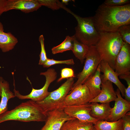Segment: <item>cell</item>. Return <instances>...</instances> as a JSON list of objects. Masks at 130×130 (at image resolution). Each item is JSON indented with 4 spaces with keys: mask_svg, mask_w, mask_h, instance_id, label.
<instances>
[{
    "mask_svg": "<svg viewBox=\"0 0 130 130\" xmlns=\"http://www.w3.org/2000/svg\"><path fill=\"white\" fill-rule=\"evenodd\" d=\"M93 17L95 27L99 33L117 31L120 26L130 24V4L111 6L103 3Z\"/></svg>",
    "mask_w": 130,
    "mask_h": 130,
    "instance_id": "1",
    "label": "cell"
},
{
    "mask_svg": "<svg viewBox=\"0 0 130 130\" xmlns=\"http://www.w3.org/2000/svg\"><path fill=\"white\" fill-rule=\"evenodd\" d=\"M47 113L37 103L30 100L23 102L14 109L0 115V124L8 121L25 122H45Z\"/></svg>",
    "mask_w": 130,
    "mask_h": 130,
    "instance_id": "2",
    "label": "cell"
},
{
    "mask_svg": "<svg viewBox=\"0 0 130 130\" xmlns=\"http://www.w3.org/2000/svg\"><path fill=\"white\" fill-rule=\"evenodd\" d=\"M118 32H99V39L96 45L103 60L114 71L115 59L124 43Z\"/></svg>",
    "mask_w": 130,
    "mask_h": 130,
    "instance_id": "3",
    "label": "cell"
},
{
    "mask_svg": "<svg viewBox=\"0 0 130 130\" xmlns=\"http://www.w3.org/2000/svg\"><path fill=\"white\" fill-rule=\"evenodd\" d=\"M60 7L71 14L77 21L78 24L75 28L74 35L76 39L88 46L95 45L99 39V33L95 27L93 16L82 17L72 12L62 4Z\"/></svg>",
    "mask_w": 130,
    "mask_h": 130,
    "instance_id": "4",
    "label": "cell"
},
{
    "mask_svg": "<svg viewBox=\"0 0 130 130\" xmlns=\"http://www.w3.org/2000/svg\"><path fill=\"white\" fill-rule=\"evenodd\" d=\"M74 82V78L67 79L57 89L50 92L44 99L36 103L46 112L59 108L65 98L72 90Z\"/></svg>",
    "mask_w": 130,
    "mask_h": 130,
    "instance_id": "5",
    "label": "cell"
},
{
    "mask_svg": "<svg viewBox=\"0 0 130 130\" xmlns=\"http://www.w3.org/2000/svg\"><path fill=\"white\" fill-rule=\"evenodd\" d=\"M57 75L55 70L52 68H49L45 72H41L40 75L44 76L46 78L44 85L39 89H35L32 88L30 93L26 95H21L19 91L16 90L15 81H14L13 91L15 97L21 100L30 99L36 102L42 101L49 95L50 92L48 91V87L56 79Z\"/></svg>",
    "mask_w": 130,
    "mask_h": 130,
    "instance_id": "6",
    "label": "cell"
},
{
    "mask_svg": "<svg viewBox=\"0 0 130 130\" xmlns=\"http://www.w3.org/2000/svg\"><path fill=\"white\" fill-rule=\"evenodd\" d=\"M85 59L83 69L77 75L78 80L73 84L72 88L77 85L83 84L88 78L95 72L103 60L95 45L89 46Z\"/></svg>",
    "mask_w": 130,
    "mask_h": 130,
    "instance_id": "7",
    "label": "cell"
},
{
    "mask_svg": "<svg viewBox=\"0 0 130 130\" xmlns=\"http://www.w3.org/2000/svg\"><path fill=\"white\" fill-rule=\"evenodd\" d=\"M94 98L87 87L80 84L72 88L65 98L60 108L67 106L80 105L90 103Z\"/></svg>",
    "mask_w": 130,
    "mask_h": 130,
    "instance_id": "8",
    "label": "cell"
},
{
    "mask_svg": "<svg viewBox=\"0 0 130 130\" xmlns=\"http://www.w3.org/2000/svg\"><path fill=\"white\" fill-rule=\"evenodd\" d=\"M44 126L40 130H60L65 121L75 118L71 117L59 108L49 111Z\"/></svg>",
    "mask_w": 130,
    "mask_h": 130,
    "instance_id": "9",
    "label": "cell"
},
{
    "mask_svg": "<svg viewBox=\"0 0 130 130\" xmlns=\"http://www.w3.org/2000/svg\"><path fill=\"white\" fill-rule=\"evenodd\" d=\"M64 112L71 117L94 124L99 120L90 115L91 103L83 104L65 106L62 108Z\"/></svg>",
    "mask_w": 130,
    "mask_h": 130,
    "instance_id": "10",
    "label": "cell"
},
{
    "mask_svg": "<svg viewBox=\"0 0 130 130\" xmlns=\"http://www.w3.org/2000/svg\"><path fill=\"white\" fill-rule=\"evenodd\" d=\"M114 71L118 76L130 74V45L124 43L115 61Z\"/></svg>",
    "mask_w": 130,
    "mask_h": 130,
    "instance_id": "11",
    "label": "cell"
},
{
    "mask_svg": "<svg viewBox=\"0 0 130 130\" xmlns=\"http://www.w3.org/2000/svg\"><path fill=\"white\" fill-rule=\"evenodd\" d=\"M116 91L117 97L115 101L114 106L112 108L110 114L107 120L108 121L110 122L117 121L130 110V102L122 97L118 88Z\"/></svg>",
    "mask_w": 130,
    "mask_h": 130,
    "instance_id": "12",
    "label": "cell"
},
{
    "mask_svg": "<svg viewBox=\"0 0 130 130\" xmlns=\"http://www.w3.org/2000/svg\"><path fill=\"white\" fill-rule=\"evenodd\" d=\"M41 6L38 0H7L5 12L14 9L28 13L36 11Z\"/></svg>",
    "mask_w": 130,
    "mask_h": 130,
    "instance_id": "13",
    "label": "cell"
},
{
    "mask_svg": "<svg viewBox=\"0 0 130 130\" xmlns=\"http://www.w3.org/2000/svg\"><path fill=\"white\" fill-rule=\"evenodd\" d=\"M100 71L103 73L101 74V81L108 80L114 83L120 90L122 95L124 97L125 90L126 87L121 83L118 78V76L106 61L102 60L100 64Z\"/></svg>",
    "mask_w": 130,
    "mask_h": 130,
    "instance_id": "14",
    "label": "cell"
},
{
    "mask_svg": "<svg viewBox=\"0 0 130 130\" xmlns=\"http://www.w3.org/2000/svg\"><path fill=\"white\" fill-rule=\"evenodd\" d=\"M101 82L100 93L92 100L90 103L93 102L110 103L115 101L117 98L116 91L114 90L112 83L108 80Z\"/></svg>",
    "mask_w": 130,
    "mask_h": 130,
    "instance_id": "15",
    "label": "cell"
},
{
    "mask_svg": "<svg viewBox=\"0 0 130 130\" xmlns=\"http://www.w3.org/2000/svg\"><path fill=\"white\" fill-rule=\"evenodd\" d=\"M15 97L14 94L10 90L9 83L0 76V115L8 110V101Z\"/></svg>",
    "mask_w": 130,
    "mask_h": 130,
    "instance_id": "16",
    "label": "cell"
},
{
    "mask_svg": "<svg viewBox=\"0 0 130 130\" xmlns=\"http://www.w3.org/2000/svg\"><path fill=\"white\" fill-rule=\"evenodd\" d=\"M91 116L99 120L107 121L112 109L110 103L99 104L97 102L91 103Z\"/></svg>",
    "mask_w": 130,
    "mask_h": 130,
    "instance_id": "17",
    "label": "cell"
},
{
    "mask_svg": "<svg viewBox=\"0 0 130 130\" xmlns=\"http://www.w3.org/2000/svg\"><path fill=\"white\" fill-rule=\"evenodd\" d=\"M18 42V39L10 32L4 31L3 25L0 21V49L3 52L12 50Z\"/></svg>",
    "mask_w": 130,
    "mask_h": 130,
    "instance_id": "18",
    "label": "cell"
},
{
    "mask_svg": "<svg viewBox=\"0 0 130 130\" xmlns=\"http://www.w3.org/2000/svg\"><path fill=\"white\" fill-rule=\"evenodd\" d=\"M101 72L99 64L95 72L88 78L83 83L87 87L94 98L101 91Z\"/></svg>",
    "mask_w": 130,
    "mask_h": 130,
    "instance_id": "19",
    "label": "cell"
},
{
    "mask_svg": "<svg viewBox=\"0 0 130 130\" xmlns=\"http://www.w3.org/2000/svg\"><path fill=\"white\" fill-rule=\"evenodd\" d=\"M94 124L82 121L75 118L65 122L60 130H92Z\"/></svg>",
    "mask_w": 130,
    "mask_h": 130,
    "instance_id": "20",
    "label": "cell"
},
{
    "mask_svg": "<svg viewBox=\"0 0 130 130\" xmlns=\"http://www.w3.org/2000/svg\"><path fill=\"white\" fill-rule=\"evenodd\" d=\"M94 126L96 130H123L122 118L115 122L99 120Z\"/></svg>",
    "mask_w": 130,
    "mask_h": 130,
    "instance_id": "21",
    "label": "cell"
},
{
    "mask_svg": "<svg viewBox=\"0 0 130 130\" xmlns=\"http://www.w3.org/2000/svg\"><path fill=\"white\" fill-rule=\"evenodd\" d=\"M72 36L73 40V46L72 51L75 57L82 64L86 58L89 46L78 41L74 35Z\"/></svg>",
    "mask_w": 130,
    "mask_h": 130,
    "instance_id": "22",
    "label": "cell"
},
{
    "mask_svg": "<svg viewBox=\"0 0 130 130\" xmlns=\"http://www.w3.org/2000/svg\"><path fill=\"white\" fill-rule=\"evenodd\" d=\"M73 46V40L72 36H67L62 43L52 48V52L53 54H55L68 50H72Z\"/></svg>",
    "mask_w": 130,
    "mask_h": 130,
    "instance_id": "23",
    "label": "cell"
},
{
    "mask_svg": "<svg viewBox=\"0 0 130 130\" xmlns=\"http://www.w3.org/2000/svg\"><path fill=\"white\" fill-rule=\"evenodd\" d=\"M117 31L123 41L130 45V24L124 25L120 26Z\"/></svg>",
    "mask_w": 130,
    "mask_h": 130,
    "instance_id": "24",
    "label": "cell"
},
{
    "mask_svg": "<svg viewBox=\"0 0 130 130\" xmlns=\"http://www.w3.org/2000/svg\"><path fill=\"white\" fill-rule=\"evenodd\" d=\"M59 64L73 65L75 64V63L72 59L64 60H57L53 59L48 58L46 61L42 65L44 67L48 68L52 65Z\"/></svg>",
    "mask_w": 130,
    "mask_h": 130,
    "instance_id": "25",
    "label": "cell"
},
{
    "mask_svg": "<svg viewBox=\"0 0 130 130\" xmlns=\"http://www.w3.org/2000/svg\"><path fill=\"white\" fill-rule=\"evenodd\" d=\"M39 40L41 45V50L39 55L40 59L39 65H43L48 58L47 57L45 49L44 39L43 35H41L39 36Z\"/></svg>",
    "mask_w": 130,
    "mask_h": 130,
    "instance_id": "26",
    "label": "cell"
},
{
    "mask_svg": "<svg viewBox=\"0 0 130 130\" xmlns=\"http://www.w3.org/2000/svg\"><path fill=\"white\" fill-rule=\"evenodd\" d=\"M41 6H44L53 10H58L60 8L56 0H38Z\"/></svg>",
    "mask_w": 130,
    "mask_h": 130,
    "instance_id": "27",
    "label": "cell"
},
{
    "mask_svg": "<svg viewBox=\"0 0 130 130\" xmlns=\"http://www.w3.org/2000/svg\"><path fill=\"white\" fill-rule=\"evenodd\" d=\"M120 79L125 80L127 85L125 90L124 99L130 102V74H124L119 76Z\"/></svg>",
    "mask_w": 130,
    "mask_h": 130,
    "instance_id": "28",
    "label": "cell"
},
{
    "mask_svg": "<svg viewBox=\"0 0 130 130\" xmlns=\"http://www.w3.org/2000/svg\"><path fill=\"white\" fill-rule=\"evenodd\" d=\"M75 77L74 71L72 68H64L61 70L60 77L58 80L57 82H59L65 78L67 79Z\"/></svg>",
    "mask_w": 130,
    "mask_h": 130,
    "instance_id": "29",
    "label": "cell"
},
{
    "mask_svg": "<svg viewBox=\"0 0 130 130\" xmlns=\"http://www.w3.org/2000/svg\"><path fill=\"white\" fill-rule=\"evenodd\" d=\"M130 2V0H106L103 3L109 6H118L128 4Z\"/></svg>",
    "mask_w": 130,
    "mask_h": 130,
    "instance_id": "30",
    "label": "cell"
},
{
    "mask_svg": "<svg viewBox=\"0 0 130 130\" xmlns=\"http://www.w3.org/2000/svg\"><path fill=\"white\" fill-rule=\"evenodd\" d=\"M121 118L123 130H130V112H128Z\"/></svg>",
    "mask_w": 130,
    "mask_h": 130,
    "instance_id": "31",
    "label": "cell"
},
{
    "mask_svg": "<svg viewBox=\"0 0 130 130\" xmlns=\"http://www.w3.org/2000/svg\"><path fill=\"white\" fill-rule=\"evenodd\" d=\"M7 0H0V16L5 12Z\"/></svg>",
    "mask_w": 130,
    "mask_h": 130,
    "instance_id": "32",
    "label": "cell"
},
{
    "mask_svg": "<svg viewBox=\"0 0 130 130\" xmlns=\"http://www.w3.org/2000/svg\"><path fill=\"white\" fill-rule=\"evenodd\" d=\"M70 1L71 0H62L61 3L63 4H64L65 5H67L68 4V2Z\"/></svg>",
    "mask_w": 130,
    "mask_h": 130,
    "instance_id": "33",
    "label": "cell"
},
{
    "mask_svg": "<svg viewBox=\"0 0 130 130\" xmlns=\"http://www.w3.org/2000/svg\"><path fill=\"white\" fill-rule=\"evenodd\" d=\"M92 130H96L94 127V128H93V129H92Z\"/></svg>",
    "mask_w": 130,
    "mask_h": 130,
    "instance_id": "34",
    "label": "cell"
}]
</instances>
